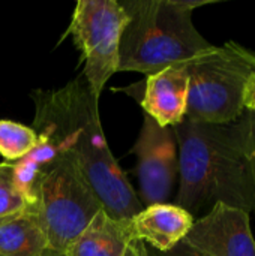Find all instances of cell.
<instances>
[{"instance_id":"obj_1","label":"cell","mask_w":255,"mask_h":256,"mask_svg":"<svg viewBox=\"0 0 255 256\" xmlns=\"http://www.w3.org/2000/svg\"><path fill=\"white\" fill-rule=\"evenodd\" d=\"M179 152L176 206L198 214L225 204L255 214V116L212 124L183 118L173 128Z\"/></svg>"},{"instance_id":"obj_2","label":"cell","mask_w":255,"mask_h":256,"mask_svg":"<svg viewBox=\"0 0 255 256\" xmlns=\"http://www.w3.org/2000/svg\"><path fill=\"white\" fill-rule=\"evenodd\" d=\"M33 129L45 136L84 177L104 210L132 219L143 204L113 156L99 120V99L80 78L60 88L36 90Z\"/></svg>"},{"instance_id":"obj_3","label":"cell","mask_w":255,"mask_h":256,"mask_svg":"<svg viewBox=\"0 0 255 256\" xmlns=\"http://www.w3.org/2000/svg\"><path fill=\"white\" fill-rule=\"evenodd\" d=\"M210 2L122 0L126 24L120 38L119 72L146 76L174 66H186L209 51L192 21L195 8Z\"/></svg>"},{"instance_id":"obj_4","label":"cell","mask_w":255,"mask_h":256,"mask_svg":"<svg viewBox=\"0 0 255 256\" xmlns=\"http://www.w3.org/2000/svg\"><path fill=\"white\" fill-rule=\"evenodd\" d=\"M189 76L186 118L221 124L239 118L249 78L255 74V52L230 40L194 58Z\"/></svg>"},{"instance_id":"obj_5","label":"cell","mask_w":255,"mask_h":256,"mask_svg":"<svg viewBox=\"0 0 255 256\" xmlns=\"http://www.w3.org/2000/svg\"><path fill=\"white\" fill-rule=\"evenodd\" d=\"M102 208L80 171L63 158L38 180L30 207L44 232L47 248L62 254Z\"/></svg>"},{"instance_id":"obj_6","label":"cell","mask_w":255,"mask_h":256,"mask_svg":"<svg viewBox=\"0 0 255 256\" xmlns=\"http://www.w3.org/2000/svg\"><path fill=\"white\" fill-rule=\"evenodd\" d=\"M126 20V12L117 0H78L62 36H71L80 51L84 82L96 99L119 72V48Z\"/></svg>"},{"instance_id":"obj_7","label":"cell","mask_w":255,"mask_h":256,"mask_svg":"<svg viewBox=\"0 0 255 256\" xmlns=\"http://www.w3.org/2000/svg\"><path fill=\"white\" fill-rule=\"evenodd\" d=\"M141 204H164L179 177V152L173 128H162L144 114L143 126L132 148Z\"/></svg>"},{"instance_id":"obj_8","label":"cell","mask_w":255,"mask_h":256,"mask_svg":"<svg viewBox=\"0 0 255 256\" xmlns=\"http://www.w3.org/2000/svg\"><path fill=\"white\" fill-rule=\"evenodd\" d=\"M182 243L197 256H255L249 214L225 204L195 220Z\"/></svg>"},{"instance_id":"obj_9","label":"cell","mask_w":255,"mask_h":256,"mask_svg":"<svg viewBox=\"0 0 255 256\" xmlns=\"http://www.w3.org/2000/svg\"><path fill=\"white\" fill-rule=\"evenodd\" d=\"M186 66L164 69L149 75L144 81L140 98L141 108L162 128H174L186 116L189 88Z\"/></svg>"},{"instance_id":"obj_10","label":"cell","mask_w":255,"mask_h":256,"mask_svg":"<svg viewBox=\"0 0 255 256\" xmlns=\"http://www.w3.org/2000/svg\"><path fill=\"white\" fill-rule=\"evenodd\" d=\"M134 234L144 244L149 243L161 252L171 250L183 242L194 225V216L176 204L146 206L131 219Z\"/></svg>"},{"instance_id":"obj_11","label":"cell","mask_w":255,"mask_h":256,"mask_svg":"<svg viewBox=\"0 0 255 256\" xmlns=\"http://www.w3.org/2000/svg\"><path fill=\"white\" fill-rule=\"evenodd\" d=\"M135 238L131 219H116L104 208L66 249V256H125Z\"/></svg>"},{"instance_id":"obj_12","label":"cell","mask_w":255,"mask_h":256,"mask_svg":"<svg viewBox=\"0 0 255 256\" xmlns=\"http://www.w3.org/2000/svg\"><path fill=\"white\" fill-rule=\"evenodd\" d=\"M45 249L44 232L30 208L0 219V256H38Z\"/></svg>"},{"instance_id":"obj_13","label":"cell","mask_w":255,"mask_h":256,"mask_svg":"<svg viewBox=\"0 0 255 256\" xmlns=\"http://www.w3.org/2000/svg\"><path fill=\"white\" fill-rule=\"evenodd\" d=\"M39 135L32 126L0 118V154L11 164L29 156L38 146Z\"/></svg>"},{"instance_id":"obj_14","label":"cell","mask_w":255,"mask_h":256,"mask_svg":"<svg viewBox=\"0 0 255 256\" xmlns=\"http://www.w3.org/2000/svg\"><path fill=\"white\" fill-rule=\"evenodd\" d=\"M30 204L20 192L12 172V164H0V219L29 210Z\"/></svg>"},{"instance_id":"obj_15","label":"cell","mask_w":255,"mask_h":256,"mask_svg":"<svg viewBox=\"0 0 255 256\" xmlns=\"http://www.w3.org/2000/svg\"><path fill=\"white\" fill-rule=\"evenodd\" d=\"M243 106L245 110L251 111L255 116V74L249 78L246 88H245V96H243Z\"/></svg>"},{"instance_id":"obj_16","label":"cell","mask_w":255,"mask_h":256,"mask_svg":"<svg viewBox=\"0 0 255 256\" xmlns=\"http://www.w3.org/2000/svg\"><path fill=\"white\" fill-rule=\"evenodd\" d=\"M125 256H150L149 255V252H147V249H146V244L141 242V240H138L137 237L131 242V244H129V248H128V250H126V254Z\"/></svg>"},{"instance_id":"obj_17","label":"cell","mask_w":255,"mask_h":256,"mask_svg":"<svg viewBox=\"0 0 255 256\" xmlns=\"http://www.w3.org/2000/svg\"><path fill=\"white\" fill-rule=\"evenodd\" d=\"M38 256H66L65 254H62V252H56V250H51V249H45L42 254H39Z\"/></svg>"}]
</instances>
